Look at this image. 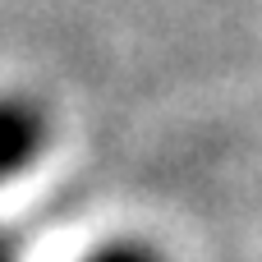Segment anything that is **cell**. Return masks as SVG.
<instances>
[{
	"label": "cell",
	"mask_w": 262,
	"mask_h": 262,
	"mask_svg": "<svg viewBox=\"0 0 262 262\" xmlns=\"http://www.w3.org/2000/svg\"><path fill=\"white\" fill-rule=\"evenodd\" d=\"M46 138V120L28 101H0V175L28 166Z\"/></svg>",
	"instance_id": "obj_1"
},
{
	"label": "cell",
	"mask_w": 262,
	"mask_h": 262,
	"mask_svg": "<svg viewBox=\"0 0 262 262\" xmlns=\"http://www.w3.org/2000/svg\"><path fill=\"white\" fill-rule=\"evenodd\" d=\"M88 262H161L147 244H106L101 253H92Z\"/></svg>",
	"instance_id": "obj_2"
}]
</instances>
